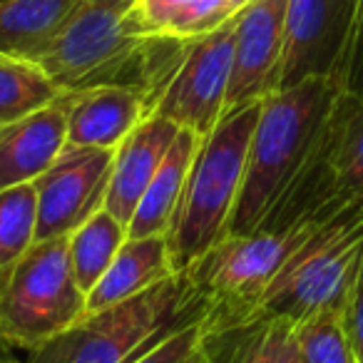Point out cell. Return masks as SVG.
I'll list each match as a JSON object with an SVG mask.
<instances>
[{"label": "cell", "mask_w": 363, "mask_h": 363, "mask_svg": "<svg viewBox=\"0 0 363 363\" xmlns=\"http://www.w3.org/2000/svg\"><path fill=\"white\" fill-rule=\"evenodd\" d=\"M182 45L142 26L137 0H80L35 62L62 92L132 87L152 105Z\"/></svg>", "instance_id": "1"}, {"label": "cell", "mask_w": 363, "mask_h": 363, "mask_svg": "<svg viewBox=\"0 0 363 363\" xmlns=\"http://www.w3.org/2000/svg\"><path fill=\"white\" fill-rule=\"evenodd\" d=\"M338 95L336 80L311 77L264 97L227 234L259 232L269 214L301 187L318 162Z\"/></svg>", "instance_id": "2"}, {"label": "cell", "mask_w": 363, "mask_h": 363, "mask_svg": "<svg viewBox=\"0 0 363 363\" xmlns=\"http://www.w3.org/2000/svg\"><path fill=\"white\" fill-rule=\"evenodd\" d=\"M259 105L262 100L229 110L199 142L164 234L174 274H184L207 249L227 237L242 192Z\"/></svg>", "instance_id": "3"}, {"label": "cell", "mask_w": 363, "mask_h": 363, "mask_svg": "<svg viewBox=\"0 0 363 363\" xmlns=\"http://www.w3.org/2000/svg\"><path fill=\"white\" fill-rule=\"evenodd\" d=\"M202 318V303L184 274L135 298L90 311L67 331L28 351L26 363H132L177 328Z\"/></svg>", "instance_id": "4"}, {"label": "cell", "mask_w": 363, "mask_h": 363, "mask_svg": "<svg viewBox=\"0 0 363 363\" xmlns=\"http://www.w3.org/2000/svg\"><path fill=\"white\" fill-rule=\"evenodd\" d=\"M311 224L313 217H306L289 229L227 234L184 272L202 303L199 328L204 336L252 321L279 269L306 239Z\"/></svg>", "instance_id": "5"}, {"label": "cell", "mask_w": 363, "mask_h": 363, "mask_svg": "<svg viewBox=\"0 0 363 363\" xmlns=\"http://www.w3.org/2000/svg\"><path fill=\"white\" fill-rule=\"evenodd\" d=\"M311 217L306 239L279 269L254 318L286 316L296 321L323 303L341 301L363 254V199Z\"/></svg>", "instance_id": "6"}, {"label": "cell", "mask_w": 363, "mask_h": 363, "mask_svg": "<svg viewBox=\"0 0 363 363\" xmlns=\"http://www.w3.org/2000/svg\"><path fill=\"white\" fill-rule=\"evenodd\" d=\"M87 313V294L72 272L67 237L40 239L0 272V338L8 346H43Z\"/></svg>", "instance_id": "7"}, {"label": "cell", "mask_w": 363, "mask_h": 363, "mask_svg": "<svg viewBox=\"0 0 363 363\" xmlns=\"http://www.w3.org/2000/svg\"><path fill=\"white\" fill-rule=\"evenodd\" d=\"M234 57V18L187 38L152 102V112L207 137L227 112Z\"/></svg>", "instance_id": "8"}, {"label": "cell", "mask_w": 363, "mask_h": 363, "mask_svg": "<svg viewBox=\"0 0 363 363\" xmlns=\"http://www.w3.org/2000/svg\"><path fill=\"white\" fill-rule=\"evenodd\" d=\"M356 0H289L279 85L341 77L353 33Z\"/></svg>", "instance_id": "9"}, {"label": "cell", "mask_w": 363, "mask_h": 363, "mask_svg": "<svg viewBox=\"0 0 363 363\" xmlns=\"http://www.w3.org/2000/svg\"><path fill=\"white\" fill-rule=\"evenodd\" d=\"M115 150L70 147L33 182L38 194V242L70 237L105 207Z\"/></svg>", "instance_id": "10"}, {"label": "cell", "mask_w": 363, "mask_h": 363, "mask_svg": "<svg viewBox=\"0 0 363 363\" xmlns=\"http://www.w3.org/2000/svg\"><path fill=\"white\" fill-rule=\"evenodd\" d=\"M289 0H252L234 16V57L227 112L277 90ZM224 112V115H227Z\"/></svg>", "instance_id": "11"}, {"label": "cell", "mask_w": 363, "mask_h": 363, "mask_svg": "<svg viewBox=\"0 0 363 363\" xmlns=\"http://www.w3.org/2000/svg\"><path fill=\"white\" fill-rule=\"evenodd\" d=\"M67 145L117 150L132 130L152 115L150 97L132 87H90L65 92Z\"/></svg>", "instance_id": "12"}, {"label": "cell", "mask_w": 363, "mask_h": 363, "mask_svg": "<svg viewBox=\"0 0 363 363\" xmlns=\"http://www.w3.org/2000/svg\"><path fill=\"white\" fill-rule=\"evenodd\" d=\"M67 145L65 92L23 120L0 125V189L33 184Z\"/></svg>", "instance_id": "13"}, {"label": "cell", "mask_w": 363, "mask_h": 363, "mask_svg": "<svg viewBox=\"0 0 363 363\" xmlns=\"http://www.w3.org/2000/svg\"><path fill=\"white\" fill-rule=\"evenodd\" d=\"M179 130L182 127L177 122L152 112L115 150L105 209L115 214L120 222L127 224L132 219L147 184L152 182Z\"/></svg>", "instance_id": "14"}, {"label": "cell", "mask_w": 363, "mask_h": 363, "mask_svg": "<svg viewBox=\"0 0 363 363\" xmlns=\"http://www.w3.org/2000/svg\"><path fill=\"white\" fill-rule=\"evenodd\" d=\"M353 199H363V97L341 90L326 127L321 212Z\"/></svg>", "instance_id": "15"}, {"label": "cell", "mask_w": 363, "mask_h": 363, "mask_svg": "<svg viewBox=\"0 0 363 363\" xmlns=\"http://www.w3.org/2000/svg\"><path fill=\"white\" fill-rule=\"evenodd\" d=\"M169 277H174V269L164 234L127 237L107 272L87 294V313L140 296Z\"/></svg>", "instance_id": "16"}, {"label": "cell", "mask_w": 363, "mask_h": 363, "mask_svg": "<svg viewBox=\"0 0 363 363\" xmlns=\"http://www.w3.org/2000/svg\"><path fill=\"white\" fill-rule=\"evenodd\" d=\"M199 142H202V137L197 132L182 127L162 164L157 167L152 182L147 184L132 219L127 222V237L167 234L172 214L179 202L182 187H184V179H187L189 167H192L194 155L199 150Z\"/></svg>", "instance_id": "17"}, {"label": "cell", "mask_w": 363, "mask_h": 363, "mask_svg": "<svg viewBox=\"0 0 363 363\" xmlns=\"http://www.w3.org/2000/svg\"><path fill=\"white\" fill-rule=\"evenodd\" d=\"M212 363H303L294 321L286 316L254 318L237 328L204 336Z\"/></svg>", "instance_id": "18"}, {"label": "cell", "mask_w": 363, "mask_h": 363, "mask_svg": "<svg viewBox=\"0 0 363 363\" xmlns=\"http://www.w3.org/2000/svg\"><path fill=\"white\" fill-rule=\"evenodd\" d=\"M80 0H0V55L38 60Z\"/></svg>", "instance_id": "19"}, {"label": "cell", "mask_w": 363, "mask_h": 363, "mask_svg": "<svg viewBox=\"0 0 363 363\" xmlns=\"http://www.w3.org/2000/svg\"><path fill=\"white\" fill-rule=\"evenodd\" d=\"M127 242V224L120 222L105 207L97 209L87 222H82L75 232L67 237V252H70L72 272L85 294L92 291L112 259L117 257L120 247Z\"/></svg>", "instance_id": "20"}, {"label": "cell", "mask_w": 363, "mask_h": 363, "mask_svg": "<svg viewBox=\"0 0 363 363\" xmlns=\"http://www.w3.org/2000/svg\"><path fill=\"white\" fill-rule=\"evenodd\" d=\"M60 95L62 90L38 62L0 55V125L23 120Z\"/></svg>", "instance_id": "21"}, {"label": "cell", "mask_w": 363, "mask_h": 363, "mask_svg": "<svg viewBox=\"0 0 363 363\" xmlns=\"http://www.w3.org/2000/svg\"><path fill=\"white\" fill-rule=\"evenodd\" d=\"M303 363H356L343 328L341 301L323 303L294 321Z\"/></svg>", "instance_id": "22"}, {"label": "cell", "mask_w": 363, "mask_h": 363, "mask_svg": "<svg viewBox=\"0 0 363 363\" xmlns=\"http://www.w3.org/2000/svg\"><path fill=\"white\" fill-rule=\"evenodd\" d=\"M38 242V194L33 184L0 189V272Z\"/></svg>", "instance_id": "23"}, {"label": "cell", "mask_w": 363, "mask_h": 363, "mask_svg": "<svg viewBox=\"0 0 363 363\" xmlns=\"http://www.w3.org/2000/svg\"><path fill=\"white\" fill-rule=\"evenodd\" d=\"M132 363H212V358L204 346L199 321H194L167 333L155 346L142 351Z\"/></svg>", "instance_id": "24"}, {"label": "cell", "mask_w": 363, "mask_h": 363, "mask_svg": "<svg viewBox=\"0 0 363 363\" xmlns=\"http://www.w3.org/2000/svg\"><path fill=\"white\" fill-rule=\"evenodd\" d=\"M341 316L356 363H363V254L341 296Z\"/></svg>", "instance_id": "25"}, {"label": "cell", "mask_w": 363, "mask_h": 363, "mask_svg": "<svg viewBox=\"0 0 363 363\" xmlns=\"http://www.w3.org/2000/svg\"><path fill=\"white\" fill-rule=\"evenodd\" d=\"M194 0H137V16L142 26L155 35H169L177 21L192 8Z\"/></svg>", "instance_id": "26"}, {"label": "cell", "mask_w": 363, "mask_h": 363, "mask_svg": "<svg viewBox=\"0 0 363 363\" xmlns=\"http://www.w3.org/2000/svg\"><path fill=\"white\" fill-rule=\"evenodd\" d=\"M338 85L348 95L363 97V0H356V13H353V33L348 55L343 62Z\"/></svg>", "instance_id": "27"}, {"label": "cell", "mask_w": 363, "mask_h": 363, "mask_svg": "<svg viewBox=\"0 0 363 363\" xmlns=\"http://www.w3.org/2000/svg\"><path fill=\"white\" fill-rule=\"evenodd\" d=\"M8 351H11V346H8V343L3 341V338H0V363H8V361H11Z\"/></svg>", "instance_id": "28"}, {"label": "cell", "mask_w": 363, "mask_h": 363, "mask_svg": "<svg viewBox=\"0 0 363 363\" xmlns=\"http://www.w3.org/2000/svg\"><path fill=\"white\" fill-rule=\"evenodd\" d=\"M229 3H232V13H234V16H237V13L242 11L244 6H249L252 0H229Z\"/></svg>", "instance_id": "29"}, {"label": "cell", "mask_w": 363, "mask_h": 363, "mask_svg": "<svg viewBox=\"0 0 363 363\" xmlns=\"http://www.w3.org/2000/svg\"><path fill=\"white\" fill-rule=\"evenodd\" d=\"M8 363H18V361H13V358H11V361H8Z\"/></svg>", "instance_id": "30"}]
</instances>
